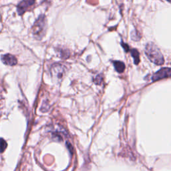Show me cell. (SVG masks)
Instances as JSON below:
<instances>
[{"mask_svg":"<svg viewBox=\"0 0 171 171\" xmlns=\"http://www.w3.org/2000/svg\"><path fill=\"white\" fill-rule=\"evenodd\" d=\"M66 68L64 66L60 63L53 64L51 68V74L52 78L57 82H60L62 80V78L66 74Z\"/></svg>","mask_w":171,"mask_h":171,"instance_id":"cell-3","label":"cell"},{"mask_svg":"<svg viewBox=\"0 0 171 171\" xmlns=\"http://www.w3.org/2000/svg\"><path fill=\"white\" fill-rule=\"evenodd\" d=\"M171 77V68H161L158 72H156L152 76V81H157L163 78H167Z\"/></svg>","mask_w":171,"mask_h":171,"instance_id":"cell-4","label":"cell"},{"mask_svg":"<svg viewBox=\"0 0 171 171\" xmlns=\"http://www.w3.org/2000/svg\"><path fill=\"white\" fill-rule=\"evenodd\" d=\"M121 46H122V47L124 48V51H125V52H128V51H130V48H129L128 45L126 44V43H124L123 41H121Z\"/></svg>","mask_w":171,"mask_h":171,"instance_id":"cell-11","label":"cell"},{"mask_svg":"<svg viewBox=\"0 0 171 171\" xmlns=\"http://www.w3.org/2000/svg\"><path fill=\"white\" fill-rule=\"evenodd\" d=\"M113 63L116 72L122 73L125 70V64L123 62H120V61H114Z\"/></svg>","mask_w":171,"mask_h":171,"instance_id":"cell-7","label":"cell"},{"mask_svg":"<svg viewBox=\"0 0 171 171\" xmlns=\"http://www.w3.org/2000/svg\"><path fill=\"white\" fill-rule=\"evenodd\" d=\"M7 146H8V144L6 140H4L3 138H0V152H4L7 148Z\"/></svg>","mask_w":171,"mask_h":171,"instance_id":"cell-9","label":"cell"},{"mask_svg":"<svg viewBox=\"0 0 171 171\" xmlns=\"http://www.w3.org/2000/svg\"><path fill=\"white\" fill-rule=\"evenodd\" d=\"M1 61L5 64L8 66H14L17 63L16 58L11 54H6L2 56Z\"/></svg>","mask_w":171,"mask_h":171,"instance_id":"cell-6","label":"cell"},{"mask_svg":"<svg viewBox=\"0 0 171 171\" xmlns=\"http://www.w3.org/2000/svg\"><path fill=\"white\" fill-rule=\"evenodd\" d=\"M131 56H133L134 58V62L136 65H138L139 62H140V55H139V52L136 49H132L130 50Z\"/></svg>","mask_w":171,"mask_h":171,"instance_id":"cell-8","label":"cell"},{"mask_svg":"<svg viewBox=\"0 0 171 171\" xmlns=\"http://www.w3.org/2000/svg\"><path fill=\"white\" fill-rule=\"evenodd\" d=\"M131 36L132 39L134 41H138L140 39V34L138 33L137 31H133V32L131 33Z\"/></svg>","mask_w":171,"mask_h":171,"instance_id":"cell-10","label":"cell"},{"mask_svg":"<svg viewBox=\"0 0 171 171\" xmlns=\"http://www.w3.org/2000/svg\"><path fill=\"white\" fill-rule=\"evenodd\" d=\"M145 53L148 59L156 65H162L165 62L164 57L159 48L152 42H149L146 44Z\"/></svg>","mask_w":171,"mask_h":171,"instance_id":"cell-1","label":"cell"},{"mask_svg":"<svg viewBox=\"0 0 171 171\" xmlns=\"http://www.w3.org/2000/svg\"><path fill=\"white\" fill-rule=\"evenodd\" d=\"M36 0H24L19 3L18 6V12L19 15H22L29 7H30L35 3Z\"/></svg>","mask_w":171,"mask_h":171,"instance_id":"cell-5","label":"cell"},{"mask_svg":"<svg viewBox=\"0 0 171 171\" xmlns=\"http://www.w3.org/2000/svg\"><path fill=\"white\" fill-rule=\"evenodd\" d=\"M46 18L43 15H41L34 23L32 27V33L34 37L40 40L42 38L46 30Z\"/></svg>","mask_w":171,"mask_h":171,"instance_id":"cell-2","label":"cell"},{"mask_svg":"<svg viewBox=\"0 0 171 171\" xmlns=\"http://www.w3.org/2000/svg\"><path fill=\"white\" fill-rule=\"evenodd\" d=\"M167 1L169 2V3H170L171 4V0H167Z\"/></svg>","mask_w":171,"mask_h":171,"instance_id":"cell-12","label":"cell"}]
</instances>
